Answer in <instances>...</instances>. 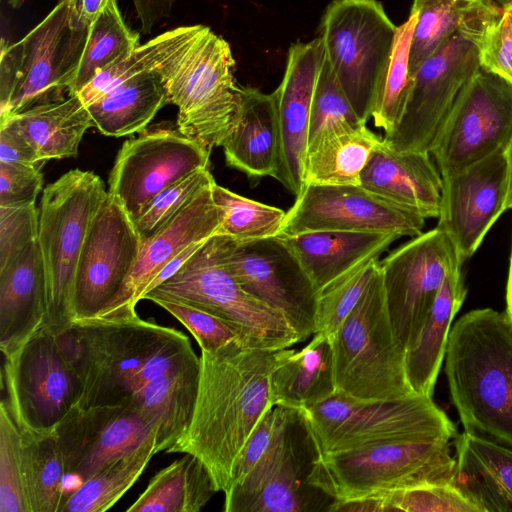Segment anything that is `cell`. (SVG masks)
I'll return each instance as SVG.
<instances>
[{"instance_id": "1", "label": "cell", "mask_w": 512, "mask_h": 512, "mask_svg": "<svg viewBox=\"0 0 512 512\" xmlns=\"http://www.w3.org/2000/svg\"><path fill=\"white\" fill-rule=\"evenodd\" d=\"M294 349H263L233 342L200 355L195 406L185 432L166 451L188 453L208 469L225 492L236 461L263 415L273 406L274 370Z\"/></svg>"}, {"instance_id": "2", "label": "cell", "mask_w": 512, "mask_h": 512, "mask_svg": "<svg viewBox=\"0 0 512 512\" xmlns=\"http://www.w3.org/2000/svg\"><path fill=\"white\" fill-rule=\"evenodd\" d=\"M80 381L77 405L127 401L149 381L200 362L181 331L141 319H77L56 333Z\"/></svg>"}, {"instance_id": "3", "label": "cell", "mask_w": 512, "mask_h": 512, "mask_svg": "<svg viewBox=\"0 0 512 512\" xmlns=\"http://www.w3.org/2000/svg\"><path fill=\"white\" fill-rule=\"evenodd\" d=\"M450 395L467 432L512 449V320L467 312L451 328L445 355Z\"/></svg>"}, {"instance_id": "4", "label": "cell", "mask_w": 512, "mask_h": 512, "mask_svg": "<svg viewBox=\"0 0 512 512\" xmlns=\"http://www.w3.org/2000/svg\"><path fill=\"white\" fill-rule=\"evenodd\" d=\"M444 434L388 439L315 459L309 483L334 501L400 488L454 482L456 458Z\"/></svg>"}, {"instance_id": "5", "label": "cell", "mask_w": 512, "mask_h": 512, "mask_svg": "<svg viewBox=\"0 0 512 512\" xmlns=\"http://www.w3.org/2000/svg\"><path fill=\"white\" fill-rule=\"evenodd\" d=\"M234 69L229 43L206 26L157 69L168 103L178 107V131L209 151L223 145L239 118L243 87Z\"/></svg>"}, {"instance_id": "6", "label": "cell", "mask_w": 512, "mask_h": 512, "mask_svg": "<svg viewBox=\"0 0 512 512\" xmlns=\"http://www.w3.org/2000/svg\"><path fill=\"white\" fill-rule=\"evenodd\" d=\"M89 26L78 17L72 0H60L21 40L5 45L2 39L0 117L65 99Z\"/></svg>"}, {"instance_id": "7", "label": "cell", "mask_w": 512, "mask_h": 512, "mask_svg": "<svg viewBox=\"0 0 512 512\" xmlns=\"http://www.w3.org/2000/svg\"><path fill=\"white\" fill-rule=\"evenodd\" d=\"M107 197L101 178L80 169L66 172L42 192L38 243L46 279L45 326L55 333L75 319L78 260L92 221Z\"/></svg>"}, {"instance_id": "8", "label": "cell", "mask_w": 512, "mask_h": 512, "mask_svg": "<svg viewBox=\"0 0 512 512\" xmlns=\"http://www.w3.org/2000/svg\"><path fill=\"white\" fill-rule=\"evenodd\" d=\"M332 340L337 392L362 401L416 395L406 375L405 349L391 325L380 265Z\"/></svg>"}, {"instance_id": "9", "label": "cell", "mask_w": 512, "mask_h": 512, "mask_svg": "<svg viewBox=\"0 0 512 512\" xmlns=\"http://www.w3.org/2000/svg\"><path fill=\"white\" fill-rule=\"evenodd\" d=\"M224 250L225 237L212 236L142 300L172 299L215 314L232 324L249 347L283 349L300 342L281 314L242 288L227 267Z\"/></svg>"}, {"instance_id": "10", "label": "cell", "mask_w": 512, "mask_h": 512, "mask_svg": "<svg viewBox=\"0 0 512 512\" xmlns=\"http://www.w3.org/2000/svg\"><path fill=\"white\" fill-rule=\"evenodd\" d=\"M397 26L377 0H334L320 23V37L341 89L363 123L385 78Z\"/></svg>"}, {"instance_id": "11", "label": "cell", "mask_w": 512, "mask_h": 512, "mask_svg": "<svg viewBox=\"0 0 512 512\" xmlns=\"http://www.w3.org/2000/svg\"><path fill=\"white\" fill-rule=\"evenodd\" d=\"M317 457L353 450L392 438L444 434L456 427L430 397L413 395L394 401H362L340 392L300 409Z\"/></svg>"}, {"instance_id": "12", "label": "cell", "mask_w": 512, "mask_h": 512, "mask_svg": "<svg viewBox=\"0 0 512 512\" xmlns=\"http://www.w3.org/2000/svg\"><path fill=\"white\" fill-rule=\"evenodd\" d=\"M1 384L2 401L21 433L52 432L80 396L78 374L46 326L4 357Z\"/></svg>"}, {"instance_id": "13", "label": "cell", "mask_w": 512, "mask_h": 512, "mask_svg": "<svg viewBox=\"0 0 512 512\" xmlns=\"http://www.w3.org/2000/svg\"><path fill=\"white\" fill-rule=\"evenodd\" d=\"M317 453L302 414L295 410L285 430L249 473L225 492V512L327 511L334 499L308 477Z\"/></svg>"}, {"instance_id": "14", "label": "cell", "mask_w": 512, "mask_h": 512, "mask_svg": "<svg viewBox=\"0 0 512 512\" xmlns=\"http://www.w3.org/2000/svg\"><path fill=\"white\" fill-rule=\"evenodd\" d=\"M480 68L478 40L452 34L412 75L404 114L383 139L398 151L430 152L457 96Z\"/></svg>"}, {"instance_id": "15", "label": "cell", "mask_w": 512, "mask_h": 512, "mask_svg": "<svg viewBox=\"0 0 512 512\" xmlns=\"http://www.w3.org/2000/svg\"><path fill=\"white\" fill-rule=\"evenodd\" d=\"M512 143V84L480 68L460 91L430 154L447 176Z\"/></svg>"}, {"instance_id": "16", "label": "cell", "mask_w": 512, "mask_h": 512, "mask_svg": "<svg viewBox=\"0 0 512 512\" xmlns=\"http://www.w3.org/2000/svg\"><path fill=\"white\" fill-rule=\"evenodd\" d=\"M464 262L438 227L379 260L391 325L405 351L416 339L444 279Z\"/></svg>"}, {"instance_id": "17", "label": "cell", "mask_w": 512, "mask_h": 512, "mask_svg": "<svg viewBox=\"0 0 512 512\" xmlns=\"http://www.w3.org/2000/svg\"><path fill=\"white\" fill-rule=\"evenodd\" d=\"M224 254L242 288L281 314L300 342L313 336L318 291L282 238L238 242L225 237Z\"/></svg>"}, {"instance_id": "18", "label": "cell", "mask_w": 512, "mask_h": 512, "mask_svg": "<svg viewBox=\"0 0 512 512\" xmlns=\"http://www.w3.org/2000/svg\"><path fill=\"white\" fill-rule=\"evenodd\" d=\"M210 152L179 131L144 132L121 146L109 176L108 195L134 221L162 190L209 167Z\"/></svg>"}, {"instance_id": "19", "label": "cell", "mask_w": 512, "mask_h": 512, "mask_svg": "<svg viewBox=\"0 0 512 512\" xmlns=\"http://www.w3.org/2000/svg\"><path fill=\"white\" fill-rule=\"evenodd\" d=\"M425 219L360 185L306 184L286 211L278 237L321 230L416 237L422 233Z\"/></svg>"}, {"instance_id": "20", "label": "cell", "mask_w": 512, "mask_h": 512, "mask_svg": "<svg viewBox=\"0 0 512 512\" xmlns=\"http://www.w3.org/2000/svg\"><path fill=\"white\" fill-rule=\"evenodd\" d=\"M141 245L133 220L108 195L92 221L78 260L74 321L97 315L116 296Z\"/></svg>"}, {"instance_id": "21", "label": "cell", "mask_w": 512, "mask_h": 512, "mask_svg": "<svg viewBox=\"0 0 512 512\" xmlns=\"http://www.w3.org/2000/svg\"><path fill=\"white\" fill-rule=\"evenodd\" d=\"M437 227L469 259L505 211L510 180L508 149H501L461 171L441 176Z\"/></svg>"}, {"instance_id": "22", "label": "cell", "mask_w": 512, "mask_h": 512, "mask_svg": "<svg viewBox=\"0 0 512 512\" xmlns=\"http://www.w3.org/2000/svg\"><path fill=\"white\" fill-rule=\"evenodd\" d=\"M156 431L135 403L77 404L54 429L66 472L86 481Z\"/></svg>"}, {"instance_id": "23", "label": "cell", "mask_w": 512, "mask_h": 512, "mask_svg": "<svg viewBox=\"0 0 512 512\" xmlns=\"http://www.w3.org/2000/svg\"><path fill=\"white\" fill-rule=\"evenodd\" d=\"M324 60L321 37L292 44L283 79L273 92L280 132L279 165L275 179L295 197L305 186L311 106Z\"/></svg>"}, {"instance_id": "24", "label": "cell", "mask_w": 512, "mask_h": 512, "mask_svg": "<svg viewBox=\"0 0 512 512\" xmlns=\"http://www.w3.org/2000/svg\"><path fill=\"white\" fill-rule=\"evenodd\" d=\"M214 183L200 190L172 220L142 242L136 263L119 292L97 315L90 318L123 319L137 316L136 305L159 271L189 245L217 234L222 216L212 197Z\"/></svg>"}, {"instance_id": "25", "label": "cell", "mask_w": 512, "mask_h": 512, "mask_svg": "<svg viewBox=\"0 0 512 512\" xmlns=\"http://www.w3.org/2000/svg\"><path fill=\"white\" fill-rule=\"evenodd\" d=\"M366 190L424 218H438L442 177L430 152L398 151L382 137L360 178Z\"/></svg>"}, {"instance_id": "26", "label": "cell", "mask_w": 512, "mask_h": 512, "mask_svg": "<svg viewBox=\"0 0 512 512\" xmlns=\"http://www.w3.org/2000/svg\"><path fill=\"white\" fill-rule=\"evenodd\" d=\"M47 293L38 241L0 269V349L15 354L46 323Z\"/></svg>"}, {"instance_id": "27", "label": "cell", "mask_w": 512, "mask_h": 512, "mask_svg": "<svg viewBox=\"0 0 512 512\" xmlns=\"http://www.w3.org/2000/svg\"><path fill=\"white\" fill-rule=\"evenodd\" d=\"M222 147L227 165L250 180L276 177L280 132L273 93L243 87L238 121Z\"/></svg>"}, {"instance_id": "28", "label": "cell", "mask_w": 512, "mask_h": 512, "mask_svg": "<svg viewBox=\"0 0 512 512\" xmlns=\"http://www.w3.org/2000/svg\"><path fill=\"white\" fill-rule=\"evenodd\" d=\"M319 292L364 260L380 255L395 233L321 230L280 237Z\"/></svg>"}, {"instance_id": "29", "label": "cell", "mask_w": 512, "mask_h": 512, "mask_svg": "<svg viewBox=\"0 0 512 512\" xmlns=\"http://www.w3.org/2000/svg\"><path fill=\"white\" fill-rule=\"evenodd\" d=\"M455 485L480 512H512V449L463 432L456 437Z\"/></svg>"}, {"instance_id": "30", "label": "cell", "mask_w": 512, "mask_h": 512, "mask_svg": "<svg viewBox=\"0 0 512 512\" xmlns=\"http://www.w3.org/2000/svg\"><path fill=\"white\" fill-rule=\"evenodd\" d=\"M466 294L460 267L444 279L416 339L405 351L406 375L414 393L432 398L451 324Z\"/></svg>"}, {"instance_id": "31", "label": "cell", "mask_w": 512, "mask_h": 512, "mask_svg": "<svg viewBox=\"0 0 512 512\" xmlns=\"http://www.w3.org/2000/svg\"><path fill=\"white\" fill-rule=\"evenodd\" d=\"M0 125L25 137L43 161L74 157L93 119L78 95L0 117Z\"/></svg>"}, {"instance_id": "32", "label": "cell", "mask_w": 512, "mask_h": 512, "mask_svg": "<svg viewBox=\"0 0 512 512\" xmlns=\"http://www.w3.org/2000/svg\"><path fill=\"white\" fill-rule=\"evenodd\" d=\"M337 392L332 336L317 333L279 365L271 376L273 405L300 410Z\"/></svg>"}, {"instance_id": "33", "label": "cell", "mask_w": 512, "mask_h": 512, "mask_svg": "<svg viewBox=\"0 0 512 512\" xmlns=\"http://www.w3.org/2000/svg\"><path fill=\"white\" fill-rule=\"evenodd\" d=\"M417 12L411 47V77L421 63L457 31L475 37L478 42L488 25L503 8L493 0H413Z\"/></svg>"}, {"instance_id": "34", "label": "cell", "mask_w": 512, "mask_h": 512, "mask_svg": "<svg viewBox=\"0 0 512 512\" xmlns=\"http://www.w3.org/2000/svg\"><path fill=\"white\" fill-rule=\"evenodd\" d=\"M381 139L365 123L325 130L308 146L305 185H360L361 173Z\"/></svg>"}, {"instance_id": "35", "label": "cell", "mask_w": 512, "mask_h": 512, "mask_svg": "<svg viewBox=\"0 0 512 512\" xmlns=\"http://www.w3.org/2000/svg\"><path fill=\"white\" fill-rule=\"evenodd\" d=\"M199 367L200 362L159 376L129 398L156 430L157 453L166 452L190 423Z\"/></svg>"}, {"instance_id": "36", "label": "cell", "mask_w": 512, "mask_h": 512, "mask_svg": "<svg viewBox=\"0 0 512 512\" xmlns=\"http://www.w3.org/2000/svg\"><path fill=\"white\" fill-rule=\"evenodd\" d=\"M166 104L165 86L154 70L121 82L87 108L101 134L121 137L142 132Z\"/></svg>"}, {"instance_id": "37", "label": "cell", "mask_w": 512, "mask_h": 512, "mask_svg": "<svg viewBox=\"0 0 512 512\" xmlns=\"http://www.w3.org/2000/svg\"><path fill=\"white\" fill-rule=\"evenodd\" d=\"M217 490L203 462L192 454L158 471L127 512H199Z\"/></svg>"}, {"instance_id": "38", "label": "cell", "mask_w": 512, "mask_h": 512, "mask_svg": "<svg viewBox=\"0 0 512 512\" xmlns=\"http://www.w3.org/2000/svg\"><path fill=\"white\" fill-rule=\"evenodd\" d=\"M157 454L156 431L141 444L104 466L75 489L61 512H104L135 484L149 461Z\"/></svg>"}, {"instance_id": "39", "label": "cell", "mask_w": 512, "mask_h": 512, "mask_svg": "<svg viewBox=\"0 0 512 512\" xmlns=\"http://www.w3.org/2000/svg\"><path fill=\"white\" fill-rule=\"evenodd\" d=\"M21 437L31 512H61L65 502L63 479L67 472L54 430L21 433Z\"/></svg>"}, {"instance_id": "40", "label": "cell", "mask_w": 512, "mask_h": 512, "mask_svg": "<svg viewBox=\"0 0 512 512\" xmlns=\"http://www.w3.org/2000/svg\"><path fill=\"white\" fill-rule=\"evenodd\" d=\"M202 28L203 25L178 27L137 46L100 71L76 95L88 106L121 82L138 74L157 70L195 38Z\"/></svg>"}, {"instance_id": "41", "label": "cell", "mask_w": 512, "mask_h": 512, "mask_svg": "<svg viewBox=\"0 0 512 512\" xmlns=\"http://www.w3.org/2000/svg\"><path fill=\"white\" fill-rule=\"evenodd\" d=\"M329 511L480 512L454 482L426 483L349 501H334Z\"/></svg>"}, {"instance_id": "42", "label": "cell", "mask_w": 512, "mask_h": 512, "mask_svg": "<svg viewBox=\"0 0 512 512\" xmlns=\"http://www.w3.org/2000/svg\"><path fill=\"white\" fill-rule=\"evenodd\" d=\"M139 46V34L124 22L117 0H109L90 24L86 44L68 95H76L100 71Z\"/></svg>"}, {"instance_id": "43", "label": "cell", "mask_w": 512, "mask_h": 512, "mask_svg": "<svg viewBox=\"0 0 512 512\" xmlns=\"http://www.w3.org/2000/svg\"><path fill=\"white\" fill-rule=\"evenodd\" d=\"M417 20V12L411 10L408 19L397 26L390 63L376 97L371 117L374 125L391 134L398 126L409 98L412 77L409 69L410 47Z\"/></svg>"}, {"instance_id": "44", "label": "cell", "mask_w": 512, "mask_h": 512, "mask_svg": "<svg viewBox=\"0 0 512 512\" xmlns=\"http://www.w3.org/2000/svg\"><path fill=\"white\" fill-rule=\"evenodd\" d=\"M213 200L222 221L216 235L244 242L276 237L280 233L286 211L239 195L216 182Z\"/></svg>"}, {"instance_id": "45", "label": "cell", "mask_w": 512, "mask_h": 512, "mask_svg": "<svg viewBox=\"0 0 512 512\" xmlns=\"http://www.w3.org/2000/svg\"><path fill=\"white\" fill-rule=\"evenodd\" d=\"M378 268L379 257L369 258L318 292L314 334L333 336L337 332L369 286Z\"/></svg>"}, {"instance_id": "46", "label": "cell", "mask_w": 512, "mask_h": 512, "mask_svg": "<svg viewBox=\"0 0 512 512\" xmlns=\"http://www.w3.org/2000/svg\"><path fill=\"white\" fill-rule=\"evenodd\" d=\"M0 512H31L21 433L3 401L0 404Z\"/></svg>"}, {"instance_id": "47", "label": "cell", "mask_w": 512, "mask_h": 512, "mask_svg": "<svg viewBox=\"0 0 512 512\" xmlns=\"http://www.w3.org/2000/svg\"><path fill=\"white\" fill-rule=\"evenodd\" d=\"M215 182L209 167L198 169L158 193L133 221L142 242L172 220L197 193Z\"/></svg>"}, {"instance_id": "48", "label": "cell", "mask_w": 512, "mask_h": 512, "mask_svg": "<svg viewBox=\"0 0 512 512\" xmlns=\"http://www.w3.org/2000/svg\"><path fill=\"white\" fill-rule=\"evenodd\" d=\"M360 123L363 122L356 115L325 58L312 100L308 146L329 128Z\"/></svg>"}, {"instance_id": "49", "label": "cell", "mask_w": 512, "mask_h": 512, "mask_svg": "<svg viewBox=\"0 0 512 512\" xmlns=\"http://www.w3.org/2000/svg\"><path fill=\"white\" fill-rule=\"evenodd\" d=\"M150 301L181 322L203 351H215L233 342H242L248 346L232 324L215 314L172 299L154 298Z\"/></svg>"}, {"instance_id": "50", "label": "cell", "mask_w": 512, "mask_h": 512, "mask_svg": "<svg viewBox=\"0 0 512 512\" xmlns=\"http://www.w3.org/2000/svg\"><path fill=\"white\" fill-rule=\"evenodd\" d=\"M39 210L35 204L0 207V269L38 241Z\"/></svg>"}, {"instance_id": "51", "label": "cell", "mask_w": 512, "mask_h": 512, "mask_svg": "<svg viewBox=\"0 0 512 512\" xmlns=\"http://www.w3.org/2000/svg\"><path fill=\"white\" fill-rule=\"evenodd\" d=\"M295 410L281 405H273L263 415L236 461L230 486L240 482L276 442Z\"/></svg>"}, {"instance_id": "52", "label": "cell", "mask_w": 512, "mask_h": 512, "mask_svg": "<svg viewBox=\"0 0 512 512\" xmlns=\"http://www.w3.org/2000/svg\"><path fill=\"white\" fill-rule=\"evenodd\" d=\"M481 68L512 84V8H503L478 42Z\"/></svg>"}, {"instance_id": "53", "label": "cell", "mask_w": 512, "mask_h": 512, "mask_svg": "<svg viewBox=\"0 0 512 512\" xmlns=\"http://www.w3.org/2000/svg\"><path fill=\"white\" fill-rule=\"evenodd\" d=\"M42 164L0 161V207L35 204L43 185Z\"/></svg>"}, {"instance_id": "54", "label": "cell", "mask_w": 512, "mask_h": 512, "mask_svg": "<svg viewBox=\"0 0 512 512\" xmlns=\"http://www.w3.org/2000/svg\"><path fill=\"white\" fill-rule=\"evenodd\" d=\"M0 161L23 164L45 162L25 137L4 125H0Z\"/></svg>"}, {"instance_id": "55", "label": "cell", "mask_w": 512, "mask_h": 512, "mask_svg": "<svg viewBox=\"0 0 512 512\" xmlns=\"http://www.w3.org/2000/svg\"><path fill=\"white\" fill-rule=\"evenodd\" d=\"M140 21V29L149 34L154 26L163 18L168 17L175 0H132Z\"/></svg>"}, {"instance_id": "56", "label": "cell", "mask_w": 512, "mask_h": 512, "mask_svg": "<svg viewBox=\"0 0 512 512\" xmlns=\"http://www.w3.org/2000/svg\"><path fill=\"white\" fill-rule=\"evenodd\" d=\"M208 240V239H207ZM200 241L193 243L186 247L182 252H180L177 256H175L172 260H170L155 276V278L151 281L147 289L145 290L143 296L151 291L152 289L156 288L160 284H162L164 281L169 279L173 274H175L183 265L184 263L200 248L202 245L207 241ZM141 298V300H142Z\"/></svg>"}, {"instance_id": "57", "label": "cell", "mask_w": 512, "mask_h": 512, "mask_svg": "<svg viewBox=\"0 0 512 512\" xmlns=\"http://www.w3.org/2000/svg\"><path fill=\"white\" fill-rule=\"evenodd\" d=\"M72 2L78 17L90 25L109 0H72Z\"/></svg>"}, {"instance_id": "58", "label": "cell", "mask_w": 512, "mask_h": 512, "mask_svg": "<svg viewBox=\"0 0 512 512\" xmlns=\"http://www.w3.org/2000/svg\"><path fill=\"white\" fill-rule=\"evenodd\" d=\"M502 8H512V0H496Z\"/></svg>"}, {"instance_id": "59", "label": "cell", "mask_w": 512, "mask_h": 512, "mask_svg": "<svg viewBox=\"0 0 512 512\" xmlns=\"http://www.w3.org/2000/svg\"><path fill=\"white\" fill-rule=\"evenodd\" d=\"M9 4L13 7V8H19L24 0H8Z\"/></svg>"}, {"instance_id": "60", "label": "cell", "mask_w": 512, "mask_h": 512, "mask_svg": "<svg viewBox=\"0 0 512 512\" xmlns=\"http://www.w3.org/2000/svg\"><path fill=\"white\" fill-rule=\"evenodd\" d=\"M511 145H512V143H511Z\"/></svg>"}]
</instances>
